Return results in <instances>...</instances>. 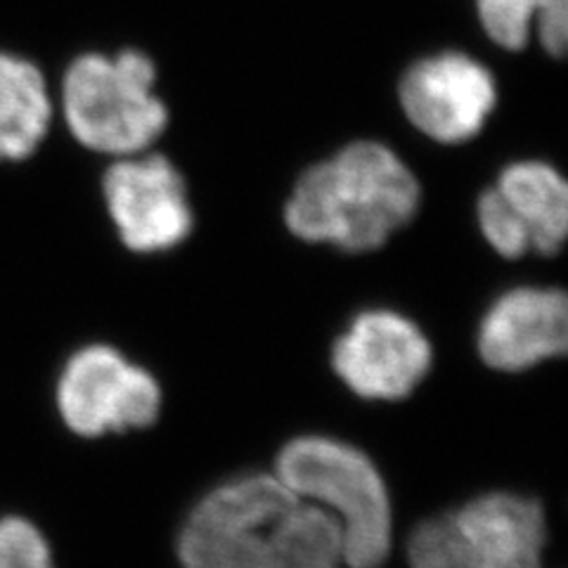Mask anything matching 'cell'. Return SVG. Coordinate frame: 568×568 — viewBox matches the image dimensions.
<instances>
[{"instance_id": "cell-1", "label": "cell", "mask_w": 568, "mask_h": 568, "mask_svg": "<svg viewBox=\"0 0 568 568\" xmlns=\"http://www.w3.org/2000/svg\"><path fill=\"white\" fill-rule=\"evenodd\" d=\"M183 568H339L332 514L277 476H237L204 495L178 536Z\"/></svg>"}, {"instance_id": "cell-2", "label": "cell", "mask_w": 568, "mask_h": 568, "mask_svg": "<svg viewBox=\"0 0 568 568\" xmlns=\"http://www.w3.org/2000/svg\"><path fill=\"white\" fill-rule=\"evenodd\" d=\"M422 209V183L382 140H353L296 178L284 225L301 242L377 252Z\"/></svg>"}, {"instance_id": "cell-3", "label": "cell", "mask_w": 568, "mask_h": 568, "mask_svg": "<svg viewBox=\"0 0 568 568\" xmlns=\"http://www.w3.org/2000/svg\"><path fill=\"white\" fill-rule=\"evenodd\" d=\"M58 102L71 138L110 159L154 150L171 121L159 69L138 48L81 52L64 69Z\"/></svg>"}, {"instance_id": "cell-4", "label": "cell", "mask_w": 568, "mask_h": 568, "mask_svg": "<svg viewBox=\"0 0 568 568\" xmlns=\"http://www.w3.org/2000/svg\"><path fill=\"white\" fill-rule=\"evenodd\" d=\"M275 476L332 514L351 568H379L390 552V503L379 469L358 448L327 436H301L277 455Z\"/></svg>"}, {"instance_id": "cell-5", "label": "cell", "mask_w": 568, "mask_h": 568, "mask_svg": "<svg viewBox=\"0 0 568 568\" xmlns=\"http://www.w3.org/2000/svg\"><path fill=\"white\" fill-rule=\"evenodd\" d=\"M547 521L524 495L486 493L422 521L407 540L413 568H542Z\"/></svg>"}, {"instance_id": "cell-6", "label": "cell", "mask_w": 568, "mask_h": 568, "mask_svg": "<svg viewBox=\"0 0 568 568\" xmlns=\"http://www.w3.org/2000/svg\"><path fill=\"white\" fill-rule=\"evenodd\" d=\"M102 202L121 244L133 254H166L194 230L185 175L162 152L112 159L102 175Z\"/></svg>"}, {"instance_id": "cell-7", "label": "cell", "mask_w": 568, "mask_h": 568, "mask_svg": "<svg viewBox=\"0 0 568 568\" xmlns=\"http://www.w3.org/2000/svg\"><path fill=\"white\" fill-rule=\"evenodd\" d=\"M476 225L495 254L555 256L568 235V183L545 159H517L476 200Z\"/></svg>"}, {"instance_id": "cell-8", "label": "cell", "mask_w": 568, "mask_h": 568, "mask_svg": "<svg viewBox=\"0 0 568 568\" xmlns=\"http://www.w3.org/2000/svg\"><path fill=\"white\" fill-rule=\"evenodd\" d=\"M500 88L488 64L465 50L417 58L398 81V104L410 126L438 145H465L497 110Z\"/></svg>"}, {"instance_id": "cell-9", "label": "cell", "mask_w": 568, "mask_h": 568, "mask_svg": "<svg viewBox=\"0 0 568 568\" xmlns=\"http://www.w3.org/2000/svg\"><path fill=\"white\" fill-rule=\"evenodd\" d=\"M64 424L79 436L145 429L162 407V390L148 369L129 363L104 344L85 346L69 358L58 384Z\"/></svg>"}, {"instance_id": "cell-10", "label": "cell", "mask_w": 568, "mask_h": 568, "mask_svg": "<svg viewBox=\"0 0 568 568\" xmlns=\"http://www.w3.org/2000/svg\"><path fill=\"white\" fill-rule=\"evenodd\" d=\"M432 344L422 329L396 311L369 308L351 320L332 348L339 379L369 400L410 396L432 367Z\"/></svg>"}, {"instance_id": "cell-11", "label": "cell", "mask_w": 568, "mask_h": 568, "mask_svg": "<svg viewBox=\"0 0 568 568\" xmlns=\"http://www.w3.org/2000/svg\"><path fill=\"white\" fill-rule=\"evenodd\" d=\"M568 301L555 287H514L497 296L478 325V353L500 372H521L566 353Z\"/></svg>"}, {"instance_id": "cell-12", "label": "cell", "mask_w": 568, "mask_h": 568, "mask_svg": "<svg viewBox=\"0 0 568 568\" xmlns=\"http://www.w3.org/2000/svg\"><path fill=\"white\" fill-rule=\"evenodd\" d=\"M55 119V98L43 69L0 50V166L22 164L41 150Z\"/></svg>"}, {"instance_id": "cell-13", "label": "cell", "mask_w": 568, "mask_h": 568, "mask_svg": "<svg viewBox=\"0 0 568 568\" xmlns=\"http://www.w3.org/2000/svg\"><path fill=\"white\" fill-rule=\"evenodd\" d=\"M568 14V0H476V20L486 39L507 52H519L532 31Z\"/></svg>"}, {"instance_id": "cell-14", "label": "cell", "mask_w": 568, "mask_h": 568, "mask_svg": "<svg viewBox=\"0 0 568 568\" xmlns=\"http://www.w3.org/2000/svg\"><path fill=\"white\" fill-rule=\"evenodd\" d=\"M0 568H55L41 530L17 517L0 519Z\"/></svg>"}]
</instances>
